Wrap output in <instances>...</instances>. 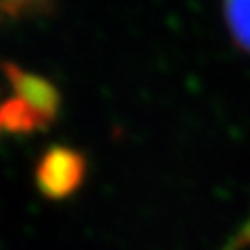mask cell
<instances>
[{
    "label": "cell",
    "instance_id": "cell-1",
    "mask_svg": "<svg viewBox=\"0 0 250 250\" xmlns=\"http://www.w3.org/2000/svg\"><path fill=\"white\" fill-rule=\"evenodd\" d=\"M6 73L13 94L0 106V131H25L48 123L59 106L52 83L19 67H9Z\"/></svg>",
    "mask_w": 250,
    "mask_h": 250
},
{
    "label": "cell",
    "instance_id": "cell-2",
    "mask_svg": "<svg viewBox=\"0 0 250 250\" xmlns=\"http://www.w3.org/2000/svg\"><path fill=\"white\" fill-rule=\"evenodd\" d=\"M83 171V156L77 150L52 146L38 163L36 182L48 198H65L80 188Z\"/></svg>",
    "mask_w": 250,
    "mask_h": 250
},
{
    "label": "cell",
    "instance_id": "cell-3",
    "mask_svg": "<svg viewBox=\"0 0 250 250\" xmlns=\"http://www.w3.org/2000/svg\"><path fill=\"white\" fill-rule=\"evenodd\" d=\"M223 15L233 42L250 52V0H223Z\"/></svg>",
    "mask_w": 250,
    "mask_h": 250
},
{
    "label": "cell",
    "instance_id": "cell-4",
    "mask_svg": "<svg viewBox=\"0 0 250 250\" xmlns=\"http://www.w3.org/2000/svg\"><path fill=\"white\" fill-rule=\"evenodd\" d=\"M48 0H0V19H15L40 9Z\"/></svg>",
    "mask_w": 250,
    "mask_h": 250
},
{
    "label": "cell",
    "instance_id": "cell-5",
    "mask_svg": "<svg viewBox=\"0 0 250 250\" xmlns=\"http://www.w3.org/2000/svg\"><path fill=\"white\" fill-rule=\"evenodd\" d=\"M248 248H250V215L238 228V231L225 242V246L221 250H248Z\"/></svg>",
    "mask_w": 250,
    "mask_h": 250
}]
</instances>
